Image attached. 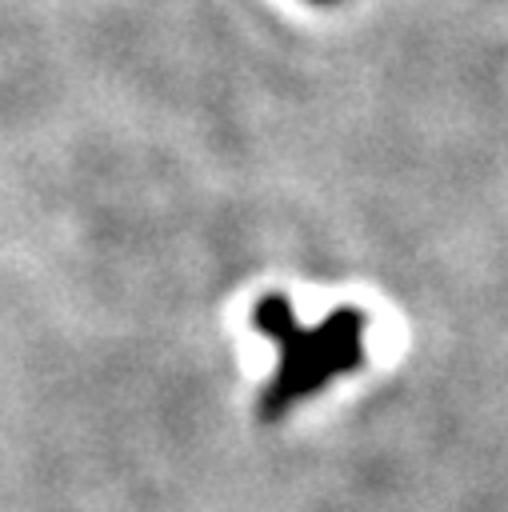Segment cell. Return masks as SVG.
<instances>
[{
    "label": "cell",
    "mask_w": 508,
    "mask_h": 512,
    "mask_svg": "<svg viewBox=\"0 0 508 512\" xmlns=\"http://www.w3.org/2000/svg\"><path fill=\"white\" fill-rule=\"evenodd\" d=\"M312 4H332V0H312Z\"/></svg>",
    "instance_id": "cell-2"
},
{
    "label": "cell",
    "mask_w": 508,
    "mask_h": 512,
    "mask_svg": "<svg viewBox=\"0 0 508 512\" xmlns=\"http://www.w3.org/2000/svg\"><path fill=\"white\" fill-rule=\"evenodd\" d=\"M252 324L268 336L280 356L276 372L260 392V420H284V412L308 396H316L328 380L348 376L364 364V328L368 316L360 308H332L320 324L304 328L288 304V296L268 292L252 308Z\"/></svg>",
    "instance_id": "cell-1"
}]
</instances>
